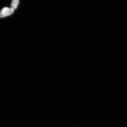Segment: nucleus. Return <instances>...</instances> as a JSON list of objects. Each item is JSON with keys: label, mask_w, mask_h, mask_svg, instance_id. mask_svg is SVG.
Returning a JSON list of instances; mask_svg holds the SVG:
<instances>
[{"label": "nucleus", "mask_w": 127, "mask_h": 127, "mask_svg": "<svg viewBox=\"0 0 127 127\" xmlns=\"http://www.w3.org/2000/svg\"><path fill=\"white\" fill-rule=\"evenodd\" d=\"M19 0H12L11 4V8L14 11L17 8L19 3Z\"/></svg>", "instance_id": "f03ea898"}, {"label": "nucleus", "mask_w": 127, "mask_h": 127, "mask_svg": "<svg viewBox=\"0 0 127 127\" xmlns=\"http://www.w3.org/2000/svg\"><path fill=\"white\" fill-rule=\"evenodd\" d=\"M14 11L11 8L4 7L0 11V18H3L10 16L13 13Z\"/></svg>", "instance_id": "f257e3e1"}]
</instances>
